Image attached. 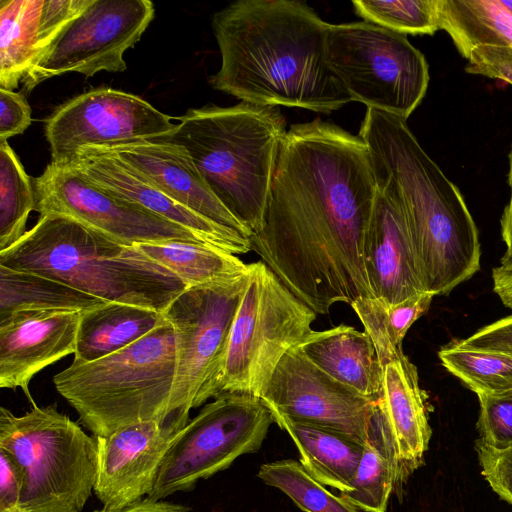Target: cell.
Returning a JSON list of instances; mask_svg holds the SVG:
<instances>
[{"label":"cell","mask_w":512,"mask_h":512,"mask_svg":"<svg viewBox=\"0 0 512 512\" xmlns=\"http://www.w3.org/2000/svg\"><path fill=\"white\" fill-rule=\"evenodd\" d=\"M378 188L365 142L315 118L282 141L253 250L317 314L373 297L364 242Z\"/></svg>","instance_id":"cell-1"},{"label":"cell","mask_w":512,"mask_h":512,"mask_svg":"<svg viewBox=\"0 0 512 512\" xmlns=\"http://www.w3.org/2000/svg\"><path fill=\"white\" fill-rule=\"evenodd\" d=\"M328 26L300 1L233 2L212 17L221 66L209 83L241 102L332 113L352 100L326 62Z\"/></svg>","instance_id":"cell-2"},{"label":"cell","mask_w":512,"mask_h":512,"mask_svg":"<svg viewBox=\"0 0 512 512\" xmlns=\"http://www.w3.org/2000/svg\"><path fill=\"white\" fill-rule=\"evenodd\" d=\"M358 136L377 188L400 205L426 292L450 293L480 269L478 228L459 188L425 152L405 119L367 108Z\"/></svg>","instance_id":"cell-3"},{"label":"cell","mask_w":512,"mask_h":512,"mask_svg":"<svg viewBox=\"0 0 512 512\" xmlns=\"http://www.w3.org/2000/svg\"><path fill=\"white\" fill-rule=\"evenodd\" d=\"M0 265L42 275L107 302L164 312L188 287L136 246L62 214L40 215Z\"/></svg>","instance_id":"cell-4"},{"label":"cell","mask_w":512,"mask_h":512,"mask_svg":"<svg viewBox=\"0 0 512 512\" xmlns=\"http://www.w3.org/2000/svg\"><path fill=\"white\" fill-rule=\"evenodd\" d=\"M158 138L184 147L208 187L251 233L266 208L286 120L279 107L240 102L189 109Z\"/></svg>","instance_id":"cell-5"},{"label":"cell","mask_w":512,"mask_h":512,"mask_svg":"<svg viewBox=\"0 0 512 512\" xmlns=\"http://www.w3.org/2000/svg\"><path fill=\"white\" fill-rule=\"evenodd\" d=\"M176 370V341L166 321L120 351L74 361L53 377L57 392L95 435L165 418Z\"/></svg>","instance_id":"cell-6"},{"label":"cell","mask_w":512,"mask_h":512,"mask_svg":"<svg viewBox=\"0 0 512 512\" xmlns=\"http://www.w3.org/2000/svg\"><path fill=\"white\" fill-rule=\"evenodd\" d=\"M0 449L23 475L24 512H80L94 490L97 441L55 406L0 408Z\"/></svg>","instance_id":"cell-7"},{"label":"cell","mask_w":512,"mask_h":512,"mask_svg":"<svg viewBox=\"0 0 512 512\" xmlns=\"http://www.w3.org/2000/svg\"><path fill=\"white\" fill-rule=\"evenodd\" d=\"M316 318L317 313L285 287L264 262L249 264L228 338L220 394L261 398L283 356L313 331Z\"/></svg>","instance_id":"cell-8"},{"label":"cell","mask_w":512,"mask_h":512,"mask_svg":"<svg viewBox=\"0 0 512 512\" xmlns=\"http://www.w3.org/2000/svg\"><path fill=\"white\" fill-rule=\"evenodd\" d=\"M326 62L352 101L405 120L429 84L425 56L407 35L368 21L330 24Z\"/></svg>","instance_id":"cell-9"},{"label":"cell","mask_w":512,"mask_h":512,"mask_svg":"<svg viewBox=\"0 0 512 512\" xmlns=\"http://www.w3.org/2000/svg\"><path fill=\"white\" fill-rule=\"evenodd\" d=\"M273 422L271 411L256 396L218 395L173 437L147 496L161 500L189 490L238 457L257 451Z\"/></svg>","instance_id":"cell-10"},{"label":"cell","mask_w":512,"mask_h":512,"mask_svg":"<svg viewBox=\"0 0 512 512\" xmlns=\"http://www.w3.org/2000/svg\"><path fill=\"white\" fill-rule=\"evenodd\" d=\"M247 274L223 284L187 288L163 312L176 341L170 413L189 416L191 409L220 395L228 338Z\"/></svg>","instance_id":"cell-11"},{"label":"cell","mask_w":512,"mask_h":512,"mask_svg":"<svg viewBox=\"0 0 512 512\" xmlns=\"http://www.w3.org/2000/svg\"><path fill=\"white\" fill-rule=\"evenodd\" d=\"M154 12L149 0H93L24 77V90L70 72L91 77L100 71H125L123 55L140 40Z\"/></svg>","instance_id":"cell-12"},{"label":"cell","mask_w":512,"mask_h":512,"mask_svg":"<svg viewBox=\"0 0 512 512\" xmlns=\"http://www.w3.org/2000/svg\"><path fill=\"white\" fill-rule=\"evenodd\" d=\"M177 124L141 97L97 88L60 105L46 120L51 164L68 165L85 147L114 146L170 135Z\"/></svg>","instance_id":"cell-13"},{"label":"cell","mask_w":512,"mask_h":512,"mask_svg":"<svg viewBox=\"0 0 512 512\" xmlns=\"http://www.w3.org/2000/svg\"><path fill=\"white\" fill-rule=\"evenodd\" d=\"M33 187L40 215L69 216L126 245L173 240L204 243L182 226L108 194L69 166L50 163L33 179Z\"/></svg>","instance_id":"cell-14"},{"label":"cell","mask_w":512,"mask_h":512,"mask_svg":"<svg viewBox=\"0 0 512 512\" xmlns=\"http://www.w3.org/2000/svg\"><path fill=\"white\" fill-rule=\"evenodd\" d=\"M260 399L271 412L335 431L361 445L376 406L329 377L297 347L283 356Z\"/></svg>","instance_id":"cell-15"},{"label":"cell","mask_w":512,"mask_h":512,"mask_svg":"<svg viewBox=\"0 0 512 512\" xmlns=\"http://www.w3.org/2000/svg\"><path fill=\"white\" fill-rule=\"evenodd\" d=\"M189 416L172 412L165 418L119 429L97 441L94 491L104 508L119 509L151 491L164 454Z\"/></svg>","instance_id":"cell-16"},{"label":"cell","mask_w":512,"mask_h":512,"mask_svg":"<svg viewBox=\"0 0 512 512\" xmlns=\"http://www.w3.org/2000/svg\"><path fill=\"white\" fill-rule=\"evenodd\" d=\"M81 311L28 310L0 319V387L21 388L45 367L74 354ZM34 403V402H33Z\"/></svg>","instance_id":"cell-17"},{"label":"cell","mask_w":512,"mask_h":512,"mask_svg":"<svg viewBox=\"0 0 512 512\" xmlns=\"http://www.w3.org/2000/svg\"><path fill=\"white\" fill-rule=\"evenodd\" d=\"M66 166L108 194L182 226L208 245L234 255L251 250L250 238L224 229L192 212L110 154L85 147Z\"/></svg>","instance_id":"cell-18"},{"label":"cell","mask_w":512,"mask_h":512,"mask_svg":"<svg viewBox=\"0 0 512 512\" xmlns=\"http://www.w3.org/2000/svg\"><path fill=\"white\" fill-rule=\"evenodd\" d=\"M92 148L120 159L199 216L224 229L251 237L250 231L213 194L184 147L152 139Z\"/></svg>","instance_id":"cell-19"},{"label":"cell","mask_w":512,"mask_h":512,"mask_svg":"<svg viewBox=\"0 0 512 512\" xmlns=\"http://www.w3.org/2000/svg\"><path fill=\"white\" fill-rule=\"evenodd\" d=\"M93 0H1L0 88L13 90Z\"/></svg>","instance_id":"cell-20"},{"label":"cell","mask_w":512,"mask_h":512,"mask_svg":"<svg viewBox=\"0 0 512 512\" xmlns=\"http://www.w3.org/2000/svg\"><path fill=\"white\" fill-rule=\"evenodd\" d=\"M364 262L374 298L398 304L426 292L402 209L379 189L366 231Z\"/></svg>","instance_id":"cell-21"},{"label":"cell","mask_w":512,"mask_h":512,"mask_svg":"<svg viewBox=\"0 0 512 512\" xmlns=\"http://www.w3.org/2000/svg\"><path fill=\"white\" fill-rule=\"evenodd\" d=\"M379 402L394 438L402 477L422 463L432 434L427 395L420 387L416 366L404 353L383 366Z\"/></svg>","instance_id":"cell-22"},{"label":"cell","mask_w":512,"mask_h":512,"mask_svg":"<svg viewBox=\"0 0 512 512\" xmlns=\"http://www.w3.org/2000/svg\"><path fill=\"white\" fill-rule=\"evenodd\" d=\"M297 348L335 381L375 403L382 399L383 367L365 331L348 325L313 330Z\"/></svg>","instance_id":"cell-23"},{"label":"cell","mask_w":512,"mask_h":512,"mask_svg":"<svg viewBox=\"0 0 512 512\" xmlns=\"http://www.w3.org/2000/svg\"><path fill=\"white\" fill-rule=\"evenodd\" d=\"M165 321L162 312L120 302L81 311L74 361H94L120 351Z\"/></svg>","instance_id":"cell-24"},{"label":"cell","mask_w":512,"mask_h":512,"mask_svg":"<svg viewBox=\"0 0 512 512\" xmlns=\"http://www.w3.org/2000/svg\"><path fill=\"white\" fill-rule=\"evenodd\" d=\"M271 413L274 422L295 443L300 463L314 479L341 493L350 488L363 454V445L335 431Z\"/></svg>","instance_id":"cell-25"},{"label":"cell","mask_w":512,"mask_h":512,"mask_svg":"<svg viewBox=\"0 0 512 512\" xmlns=\"http://www.w3.org/2000/svg\"><path fill=\"white\" fill-rule=\"evenodd\" d=\"M401 468L386 415L376 403L363 454L350 488L341 496L366 512H385Z\"/></svg>","instance_id":"cell-26"},{"label":"cell","mask_w":512,"mask_h":512,"mask_svg":"<svg viewBox=\"0 0 512 512\" xmlns=\"http://www.w3.org/2000/svg\"><path fill=\"white\" fill-rule=\"evenodd\" d=\"M136 247L188 288L227 283L246 275L249 269L237 255L201 242L173 240Z\"/></svg>","instance_id":"cell-27"},{"label":"cell","mask_w":512,"mask_h":512,"mask_svg":"<svg viewBox=\"0 0 512 512\" xmlns=\"http://www.w3.org/2000/svg\"><path fill=\"white\" fill-rule=\"evenodd\" d=\"M437 14L466 59L478 45L512 47V14L501 0H437Z\"/></svg>","instance_id":"cell-28"},{"label":"cell","mask_w":512,"mask_h":512,"mask_svg":"<svg viewBox=\"0 0 512 512\" xmlns=\"http://www.w3.org/2000/svg\"><path fill=\"white\" fill-rule=\"evenodd\" d=\"M105 303L60 281L0 265V319L20 311H84Z\"/></svg>","instance_id":"cell-29"},{"label":"cell","mask_w":512,"mask_h":512,"mask_svg":"<svg viewBox=\"0 0 512 512\" xmlns=\"http://www.w3.org/2000/svg\"><path fill=\"white\" fill-rule=\"evenodd\" d=\"M433 297L423 292L398 304L362 297L350 305L371 338L382 367L404 353L406 333L428 311Z\"/></svg>","instance_id":"cell-30"},{"label":"cell","mask_w":512,"mask_h":512,"mask_svg":"<svg viewBox=\"0 0 512 512\" xmlns=\"http://www.w3.org/2000/svg\"><path fill=\"white\" fill-rule=\"evenodd\" d=\"M438 356L442 365L477 395L512 391V355L479 350L453 341L442 347Z\"/></svg>","instance_id":"cell-31"},{"label":"cell","mask_w":512,"mask_h":512,"mask_svg":"<svg viewBox=\"0 0 512 512\" xmlns=\"http://www.w3.org/2000/svg\"><path fill=\"white\" fill-rule=\"evenodd\" d=\"M32 210H35L33 182L8 142L0 143V251L26 233Z\"/></svg>","instance_id":"cell-32"},{"label":"cell","mask_w":512,"mask_h":512,"mask_svg":"<svg viewBox=\"0 0 512 512\" xmlns=\"http://www.w3.org/2000/svg\"><path fill=\"white\" fill-rule=\"evenodd\" d=\"M258 477L281 490L305 512H358L353 504L332 494L295 460L265 463L260 467Z\"/></svg>","instance_id":"cell-33"},{"label":"cell","mask_w":512,"mask_h":512,"mask_svg":"<svg viewBox=\"0 0 512 512\" xmlns=\"http://www.w3.org/2000/svg\"><path fill=\"white\" fill-rule=\"evenodd\" d=\"M352 5L365 21L404 35H433L439 30L437 0H355Z\"/></svg>","instance_id":"cell-34"},{"label":"cell","mask_w":512,"mask_h":512,"mask_svg":"<svg viewBox=\"0 0 512 512\" xmlns=\"http://www.w3.org/2000/svg\"><path fill=\"white\" fill-rule=\"evenodd\" d=\"M478 440L503 450L512 447V391L502 394H479Z\"/></svg>","instance_id":"cell-35"},{"label":"cell","mask_w":512,"mask_h":512,"mask_svg":"<svg viewBox=\"0 0 512 512\" xmlns=\"http://www.w3.org/2000/svg\"><path fill=\"white\" fill-rule=\"evenodd\" d=\"M482 475L498 496L512 505V447L497 450L475 441Z\"/></svg>","instance_id":"cell-36"},{"label":"cell","mask_w":512,"mask_h":512,"mask_svg":"<svg viewBox=\"0 0 512 512\" xmlns=\"http://www.w3.org/2000/svg\"><path fill=\"white\" fill-rule=\"evenodd\" d=\"M467 73L504 80L512 84V47L478 45L468 57Z\"/></svg>","instance_id":"cell-37"},{"label":"cell","mask_w":512,"mask_h":512,"mask_svg":"<svg viewBox=\"0 0 512 512\" xmlns=\"http://www.w3.org/2000/svg\"><path fill=\"white\" fill-rule=\"evenodd\" d=\"M31 113L25 96L0 88V143L22 134L32 123Z\"/></svg>","instance_id":"cell-38"},{"label":"cell","mask_w":512,"mask_h":512,"mask_svg":"<svg viewBox=\"0 0 512 512\" xmlns=\"http://www.w3.org/2000/svg\"><path fill=\"white\" fill-rule=\"evenodd\" d=\"M459 342L479 350L512 355V314L483 326Z\"/></svg>","instance_id":"cell-39"},{"label":"cell","mask_w":512,"mask_h":512,"mask_svg":"<svg viewBox=\"0 0 512 512\" xmlns=\"http://www.w3.org/2000/svg\"><path fill=\"white\" fill-rule=\"evenodd\" d=\"M0 476V512H24L22 471L3 449H0Z\"/></svg>","instance_id":"cell-40"},{"label":"cell","mask_w":512,"mask_h":512,"mask_svg":"<svg viewBox=\"0 0 512 512\" xmlns=\"http://www.w3.org/2000/svg\"><path fill=\"white\" fill-rule=\"evenodd\" d=\"M508 183L510 186V198L500 220L501 236L506 245L505 253L499 263L501 267H512V148L509 153Z\"/></svg>","instance_id":"cell-41"},{"label":"cell","mask_w":512,"mask_h":512,"mask_svg":"<svg viewBox=\"0 0 512 512\" xmlns=\"http://www.w3.org/2000/svg\"><path fill=\"white\" fill-rule=\"evenodd\" d=\"M93 512H188V510L178 504L165 502L161 500H153L147 497L130 505L119 509L103 508Z\"/></svg>","instance_id":"cell-42"},{"label":"cell","mask_w":512,"mask_h":512,"mask_svg":"<svg viewBox=\"0 0 512 512\" xmlns=\"http://www.w3.org/2000/svg\"><path fill=\"white\" fill-rule=\"evenodd\" d=\"M493 292L504 306L512 309V267L492 269Z\"/></svg>","instance_id":"cell-43"},{"label":"cell","mask_w":512,"mask_h":512,"mask_svg":"<svg viewBox=\"0 0 512 512\" xmlns=\"http://www.w3.org/2000/svg\"><path fill=\"white\" fill-rule=\"evenodd\" d=\"M504 7L512 14V0H501Z\"/></svg>","instance_id":"cell-44"}]
</instances>
